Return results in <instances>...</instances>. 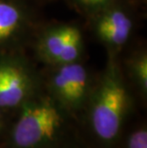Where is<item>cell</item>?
Listing matches in <instances>:
<instances>
[{
  "mask_svg": "<svg viewBox=\"0 0 147 148\" xmlns=\"http://www.w3.org/2000/svg\"><path fill=\"white\" fill-rule=\"evenodd\" d=\"M87 129L82 134L92 148H116L125 129L130 95L120 77L109 73L87 101Z\"/></svg>",
  "mask_w": 147,
  "mask_h": 148,
  "instance_id": "2",
  "label": "cell"
},
{
  "mask_svg": "<svg viewBox=\"0 0 147 148\" xmlns=\"http://www.w3.org/2000/svg\"><path fill=\"white\" fill-rule=\"evenodd\" d=\"M51 95L65 111H77L86 106L90 97L88 75L82 65L65 63L51 79Z\"/></svg>",
  "mask_w": 147,
  "mask_h": 148,
  "instance_id": "3",
  "label": "cell"
},
{
  "mask_svg": "<svg viewBox=\"0 0 147 148\" xmlns=\"http://www.w3.org/2000/svg\"><path fill=\"white\" fill-rule=\"evenodd\" d=\"M79 44H80V34L79 32V30L75 28L70 38L63 45L62 49L58 53L57 58L55 59H57L58 61L63 62V63H71L79 56Z\"/></svg>",
  "mask_w": 147,
  "mask_h": 148,
  "instance_id": "9",
  "label": "cell"
},
{
  "mask_svg": "<svg viewBox=\"0 0 147 148\" xmlns=\"http://www.w3.org/2000/svg\"><path fill=\"white\" fill-rule=\"evenodd\" d=\"M66 116L50 96L31 97L18 109L0 148H53L71 131Z\"/></svg>",
  "mask_w": 147,
  "mask_h": 148,
  "instance_id": "1",
  "label": "cell"
},
{
  "mask_svg": "<svg viewBox=\"0 0 147 148\" xmlns=\"http://www.w3.org/2000/svg\"><path fill=\"white\" fill-rule=\"evenodd\" d=\"M6 112H7V110L0 108V145L4 140L11 124L8 123L6 121Z\"/></svg>",
  "mask_w": 147,
  "mask_h": 148,
  "instance_id": "12",
  "label": "cell"
},
{
  "mask_svg": "<svg viewBox=\"0 0 147 148\" xmlns=\"http://www.w3.org/2000/svg\"><path fill=\"white\" fill-rule=\"evenodd\" d=\"M75 30L73 27L62 28L60 30H57L51 34L46 40V49L47 52L52 56L53 58H57L60 50L67 40L70 38Z\"/></svg>",
  "mask_w": 147,
  "mask_h": 148,
  "instance_id": "7",
  "label": "cell"
},
{
  "mask_svg": "<svg viewBox=\"0 0 147 148\" xmlns=\"http://www.w3.org/2000/svg\"><path fill=\"white\" fill-rule=\"evenodd\" d=\"M33 87L26 73L17 66H0V108L19 109L33 97Z\"/></svg>",
  "mask_w": 147,
  "mask_h": 148,
  "instance_id": "4",
  "label": "cell"
},
{
  "mask_svg": "<svg viewBox=\"0 0 147 148\" xmlns=\"http://www.w3.org/2000/svg\"><path fill=\"white\" fill-rule=\"evenodd\" d=\"M116 148H147V128L145 125L122 132Z\"/></svg>",
  "mask_w": 147,
  "mask_h": 148,
  "instance_id": "6",
  "label": "cell"
},
{
  "mask_svg": "<svg viewBox=\"0 0 147 148\" xmlns=\"http://www.w3.org/2000/svg\"><path fill=\"white\" fill-rule=\"evenodd\" d=\"M131 25L127 26H103L98 25V32L104 40L114 43L122 44L129 36Z\"/></svg>",
  "mask_w": 147,
  "mask_h": 148,
  "instance_id": "8",
  "label": "cell"
},
{
  "mask_svg": "<svg viewBox=\"0 0 147 148\" xmlns=\"http://www.w3.org/2000/svg\"><path fill=\"white\" fill-rule=\"evenodd\" d=\"M137 78L139 80V87L143 93L147 91V61L146 58L142 59L137 65Z\"/></svg>",
  "mask_w": 147,
  "mask_h": 148,
  "instance_id": "11",
  "label": "cell"
},
{
  "mask_svg": "<svg viewBox=\"0 0 147 148\" xmlns=\"http://www.w3.org/2000/svg\"><path fill=\"white\" fill-rule=\"evenodd\" d=\"M83 1L86 3H90V4H98V3H101L105 0H83Z\"/></svg>",
  "mask_w": 147,
  "mask_h": 148,
  "instance_id": "13",
  "label": "cell"
},
{
  "mask_svg": "<svg viewBox=\"0 0 147 148\" xmlns=\"http://www.w3.org/2000/svg\"><path fill=\"white\" fill-rule=\"evenodd\" d=\"M53 148H92L82 134L71 130Z\"/></svg>",
  "mask_w": 147,
  "mask_h": 148,
  "instance_id": "10",
  "label": "cell"
},
{
  "mask_svg": "<svg viewBox=\"0 0 147 148\" xmlns=\"http://www.w3.org/2000/svg\"><path fill=\"white\" fill-rule=\"evenodd\" d=\"M20 20V12L9 3L0 2V41L14 33Z\"/></svg>",
  "mask_w": 147,
  "mask_h": 148,
  "instance_id": "5",
  "label": "cell"
}]
</instances>
